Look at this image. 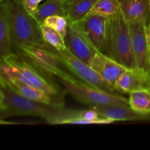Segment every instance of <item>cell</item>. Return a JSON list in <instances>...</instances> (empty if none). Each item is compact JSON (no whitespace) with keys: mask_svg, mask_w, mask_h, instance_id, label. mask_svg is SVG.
I'll return each mask as SVG.
<instances>
[{"mask_svg":"<svg viewBox=\"0 0 150 150\" xmlns=\"http://www.w3.org/2000/svg\"><path fill=\"white\" fill-rule=\"evenodd\" d=\"M119 0H98L88 16L97 15L109 19L120 11Z\"/></svg>","mask_w":150,"mask_h":150,"instance_id":"17","label":"cell"},{"mask_svg":"<svg viewBox=\"0 0 150 150\" xmlns=\"http://www.w3.org/2000/svg\"><path fill=\"white\" fill-rule=\"evenodd\" d=\"M98 0H64L66 18L68 22L80 21L88 16Z\"/></svg>","mask_w":150,"mask_h":150,"instance_id":"14","label":"cell"},{"mask_svg":"<svg viewBox=\"0 0 150 150\" xmlns=\"http://www.w3.org/2000/svg\"><path fill=\"white\" fill-rule=\"evenodd\" d=\"M81 110L65 108L29 99L15 92L0 80V120L13 116H34L49 125H66L80 116Z\"/></svg>","mask_w":150,"mask_h":150,"instance_id":"1","label":"cell"},{"mask_svg":"<svg viewBox=\"0 0 150 150\" xmlns=\"http://www.w3.org/2000/svg\"><path fill=\"white\" fill-rule=\"evenodd\" d=\"M149 42H150V26H149Z\"/></svg>","mask_w":150,"mask_h":150,"instance_id":"23","label":"cell"},{"mask_svg":"<svg viewBox=\"0 0 150 150\" xmlns=\"http://www.w3.org/2000/svg\"><path fill=\"white\" fill-rule=\"evenodd\" d=\"M40 28L42 36L46 43L54 47L57 50H62L67 48L64 38L55 29L43 23H41Z\"/></svg>","mask_w":150,"mask_h":150,"instance_id":"19","label":"cell"},{"mask_svg":"<svg viewBox=\"0 0 150 150\" xmlns=\"http://www.w3.org/2000/svg\"><path fill=\"white\" fill-rule=\"evenodd\" d=\"M127 69L136 67L132 47L130 25L121 10L108 19L105 54Z\"/></svg>","mask_w":150,"mask_h":150,"instance_id":"4","label":"cell"},{"mask_svg":"<svg viewBox=\"0 0 150 150\" xmlns=\"http://www.w3.org/2000/svg\"><path fill=\"white\" fill-rule=\"evenodd\" d=\"M90 66L114 89L118 79L127 69L100 52L95 54Z\"/></svg>","mask_w":150,"mask_h":150,"instance_id":"10","label":"cell"},{"mask_svg":"<svg viewBox=\"0 0 150 150\" xmlns=\"http://www.w3.org/2000/svg\"><path fill=\"white\" fill-rule=\"evenodd\" d=\"M149 71H150V51H149Z\"/></svg>","mask_w":150,"mask_h":150,"instance_id":"22","label":"cell"},{"mask_svg":"<svg viewBox=\"0 0 150 150\" xmlns=\"http://www.w3.org/2000/svg\"><path fill=\"white\" fill-rule=\"evenodd\" d=\"M42 23L55 29L64 38L67 35L68 21L65 17L60 16H50L47 18Z\"/></svg>","mask_w":150,"mask_h":150,"instance_id":"20","label":"cell"},{"mask_svg":"<svg viewBox=\"0 0 150 150\" xmlns=\"http://www.w3.org/2000/svg\"><path fill=\"white\" fill-rule=\"evenodd\" d=\"M0 13L8 23L13 44L16 48H45L48 45L42 36L40 24L26 10L23 0L1 1Z\"/></svg>","mask_w":150,"mask_h":150,"instance_id":"3","label":"cell"},{"mask_svg":"<svg viewBox=\"0 0 150 150\" xmlns=\"http://www.w3.org/2000/svg\"><path fill=\"white\" fill-rule=\"evenodd\" d=\"M89 108L96 111L102 117H106L115 122L150 120V112H139L132 109L129 105H97Z\"/></svg>","mask_w":150,"mask_h":150,"instance_id":"12","label":"cell"},{"mask_svg":"<svg viewBox=\"0 0 150 150\" xmlns=\"http://www.w3.org/2000/svg\"><path fill=\"white\" fill-rule=\"evenodd\" d=\"M67 49L86 64L91 65L98 52L92 45L78 22H68L67 33L64 38Z\"/></svg>","mask_w":150,"mask_h":150,"instance_id":"6","label":"cell"},{"mask_svg":"<svg viewBox=\"0 0 150 150\" xmlns=\"http://www.w3.org/2000/svg\"><path fill=\"white\" fill-rule=\"evenodd\" d=\"M129 25L136 66L150 72L149 28L143 23H131Z\"/></svg>","mask_w":150,"mask_h":150,"instance_id":"7","label":"cell"},{"mask_svg":"<svg viewBox=\"0 0 150 150\" xmlns=\"http://www.w3.org/2000/svg\"><path fill=\"white\" fill-rule=\"evenodd\" d=\"M0 80L4 81L15 92L25 98L43 103L54 105L51 100L44 92L25 83L2 67H0Z\"/></svg>","mask_w":150,"mask_h":150,"instance_id":"11","label":"cell"},{"mask_svg":"<svg viewBox=\"0 0 150 150\" xmlns=\"http://www.w3.org/2000/svg\"><path fill=\"white\" fill-rule=\"evenodd\" d=\"M43 0H23V3L26 10L32 13L39 6V4Z\"/></svg>","mask_w":150,"mask_h":150,"instance_id":"21","label":"cell"},{"mask_svg":"<svg viewBox=\"0 0 150 150\" xmlns=\"http://www.w3.org/2000/svg\"><path fill=\"white\" fill-rule=\"evenodd\" d=\"M121 11L129 23H143L150 26V0H119Z\"/></svg>","mask_w":150,"mask_h":150,"instance_id":"13","label":"cell"},{"mask_svg":"<svg viewBox=\"0 0 150 150\" xmlns=\"http://www.w3.org/2000/svg\"><path fill=\"white\" fill-rule=\"evenodd\" d=\"M37 21L41 24L48 17L60 16L66 18L64 0H46L32 13H31Z\"/></svg>","mask_w":150,"mask_h":150,"instance_id":"15","label":"cell"},{"mask_svg":"<svg viewBox=\"0 0 150 150\" xmlns=\"http://www.w3.org/2000/svg\"><path fill=\"white\" fill-rule=\"evenodd\" d=\"M114 89L124 94L144 89L150 90V72L138 67L127 69L118 79Z\"/></svg>","mask_w":150,"mask_h":150,"instance_id":"9","label":"cell"},{"mask_svg":"<svg viewBox=\"0 0 150 150\" xmlns=\"http://www.w3.org/2000/svg\"><path fill=\"white\" fill-rule=\"evenodd\" d=\"M50 51L56 58L67 67L71 73L81 80L86 82L89 86H93L100 90L111 94H117V91L110 86L89 64H86L73 55L67 48L62 50H57L49 45Z\"/></svg>","mask_w":150,"mask_h":150,"instance_id":"5","label":"cell"},{"mask_svg":"<svg viewBox=\"0 0 150 150\" xmlns=\"http://www.w3.org/2000/svg\"><path fill=\"white\" fill-rule=\"evenodd\" d=\"M78 23L95 49L98 52L105 54L108 19L100 16L89 15Z\"/></svg>","mask_w":150,"mask_h":150,"instance_id":"8","label":"cell"},{"mask_svg":"<svg viewBox=\"0 0 150 150\" xmlns=\"http://www.w3.org/2000/svg\"><path fill=\"white\" fill-rule=\"evenodd\" d=\"M3 1V0H0V1Z\"/></svg>","mask_w":150,"mask_h":150,"instance_id":"24","label":"cell"},{"mask_svg":"<svg viewBox=\"0 0 150 150\" xmlns=\"http://www.w3.org/2000/svg\"><path fill=\"white\" fill-rule=\"evenodd\" d=\"M13 45L10 26L4 15L0 13V59L14 53Z\"/></svg>","mask_w":150,"mask_h":150,"instance_id":"16","label":"cell"},{"mask_svg":"<svg viewBox=\"0 0 150 150\" xmlns=\"http://www.w3.org/2000/svg\"><path fill=\"white\" fill-rule=\"evenodd\" d=\"M0 67H4L14 76L30 86L42 91L57 106H64V88L58 84L54 76L48 73L20 50L0 59Z\"/></svg>","mask_w":150,"mask_h":150,"instance_id":"2","label":"cell"},{"mask_svg":"<svg viewBox=\"0 0 150 150\" xmlns=\"http://www.w3.org/2000/svg\"><path fill=\"white\" fill-rule=\"evenodd\" d=\"M129 106L142 113L150 112V90L136 91L129 94Z\"/></svg>","mask_w":150,"mask_h":150,"instance_id":"18","label":"cell"}]
</instances>
